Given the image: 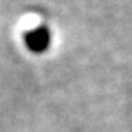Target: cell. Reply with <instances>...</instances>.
<instances>
[{"instance_id": "1", "label": "cell", "mask_w": 132, "mask_h": 132, "mask_svg": "<svg viewBox=\"0 0 132 132\" xmlns=\"http://www.w3.org/2000/svg\"><path fill=\"white\" fill-rule=\"evenodd\" d=\"M25 45L35 53H41L50 45V31L45 27H38L25 35Z\"/></svg>"}]
</instances>
